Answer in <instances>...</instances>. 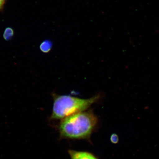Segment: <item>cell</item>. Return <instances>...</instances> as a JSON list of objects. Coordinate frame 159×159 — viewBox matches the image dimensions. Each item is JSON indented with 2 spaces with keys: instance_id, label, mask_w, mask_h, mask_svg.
I'll use <instances>...</instances> for the list:
<instances>
[{
  "instance_id": "1",
  "label": "cell",
  "mask_w": 159,
  "mask_h": 159,
  "mask_svg": "<svg viewBox=\"0 0 159 159\" xmlns=\"http://www.w3.org/2000/svg\"><path fill=\"white\" fill-rule=\"evenodd\" d=\"M97 117L91 112H81L62 119L59 129L61 135L70 139L88 138L97 125Z\"/></svg>"
},
{
  "instance_id": "2",
  "label": "cell",
  "mask_w": 159,
  "mask_h": 159,
  "mask_svg": "<svg viewBox=\"0 0 159 159\" xmlns=\"http://www.w3.org/2000/svg\"><path fill=\"white\" fill-rule=\"evenodd\" d=\"M99 98V96H96L89 99H81L67 95L54 94L51 118L63 119L71 115L84 111Z\"/></svg>"
},
{
  "instance_id": "3",
  "label": "cell",
  "mask_w": 159,
  "mask_h": 159,
  "mask_svg": "<svg viewBox=\"0 0 159 159\" xmlns=\"http://www.w3.org/2000/svg\"><path fill=\"white\" fill-rule=\"evenodd\" d=\"M69 153L71 159H98L93 155L85 152L70 150Z\"/></svg>"
},
{
  "instance_id": "4",
  "label": "cell",
  "mask_w": 159,
  "mask_h": 159,
  "mask_svg": "<svg viewBox=\"0 0 159 159\" xmlns=\"http://www.w3.org/2000/svg\"><path fill=\"white\" fill-rule=\"evenodd\" d=\"M52 42L49 40H46L41 44L39 47L40 49L43 53H48L52 48Z\"/></svg>"
},
{
  "instance_id": "5",
  "label": "cell",
  "mask_w": 159,
  "mask_h": 159,
  "mask_svg": "<svg viewBox=\"0 0 159 159\" xmlns=\"http://www.w3.org/2000/svg\"><path fill=\"white\" fill-rule=\"evenodd\" d=\"M14 35V31L11 28H7L5 29L3 34V37L6 41H9L13 37Z\"/></svg>"
},
{
  "instance_id": "6",
  "label": "cell",
  "mask_w": 159,
  "mask_h": 159,
  "mask_svg": "<svg viewBox=\"0 0 159 159\" xmlns=\"http://www.w3.org/2000/svg\"><path fill=\"white\" fill-rule=\"evenodd\" d=\"M110 140L112 143L116 144L119 142V137L116 134H112L111 136Z\"/></svg>"
},
{
  "instance_id": "7",
  "label": "cell",
  "mask_w": 159,
  "mask_h": 159,
  "mask_svg": "<svg viewBox=\"0 0 159 159\" xmlns=\"http://www.w3.org/2000/svg\"><path fill=\"white\" fill-rule=\"evenodd\" d=\"M5 2H6V0H0V10L2 8Z\"/></svg>"
}]
</instances>
